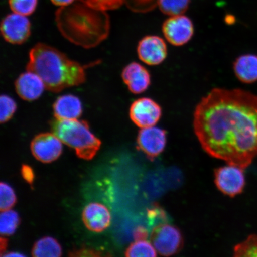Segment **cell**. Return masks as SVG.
I'll return each instance as SVG.
<instances>
[{
  "label": "cell",
  "instance_id": "4316f807",
  "mask_svg": "<svg viewBox=\"0 0 257 257\" xmlns=\"http://www.w3.org/2000/svg\"><path fill=\"white\" fill-rule=\"evenodd\" d=\"M89 4L102 11H112L120 8L125 0H86Z\"/></svg>",
  "mask_w": 257,
  "mask_h": 257
},
{
  "label": "cell",
  "instance_id": "f546056e",
  "mask_svg": "<svg viewBox=\"0 0 257 257\" xmlns=\"http://www.w3.org/2000/svg\"><path fill=\"white\" fill-rule=\"evenodd\" d=\"M21 175L22 178L28 184L32 185L35 179V174L31 167L27 165H23L21 168Z\"/></svg>",
  "mask_w": 257,
  "mask_h": 257
},
{
  "label": "cell",
  "instance_id": "3957f363",
  "mask_svg": "<svg viewBox=\"0 0 257 257\" xmlns=\"http://www.w3.org/2000/svg\"><path fill=\"white\" fill-rule=\"evenodd\" d=\"M27 69L37 73L43 80L46 89L53 92L82 85L86 80L84 66L44 43H38L32 47Z\"/></svg>",
  "mask_w": 257,
  "mask_h": 257
},
{
  "label": "cell",
  "instance_id": "d6986e66",
  "mask_svg": "<svg viewBox=\"0 0 257 257\" xmlns=\"http://www.w3.org/2000/svg\"><path fill=\"white\" fill-rule=\"evenodd\" d=\"M191 0H158L160 11L170 16L184 15L190 5Z\"/></svg>",
  "mask_w": 257,
  "mask_h": 257
},
{
  "label": "cell",
  "instance_id": "d6a6232c",
  "mask_svg": "<svg viewBox=\"0 0 257 257\" xmlns=\"http://www.w3.org/2000/svg\"><path fill=\"white\" fill-rule=\"evenodd\" d=\"M8 241L5 237H1L0 240V252H1V256L6 252V249L8 248Z\"/></svg>",
  "mask_w": 257,
  "mask_h": 257
},
{
  "label": "cell",
  "instance_id": "484cf974",
  "mask_svg": "<svg viewBox=\"0 0 257 257\" xmlns=\"http://www.w3.org/2000/svg\"><path fill=\"white\" fill-rule=\"evenodd\" d=\"M147 218L149 224L153 228L167 223L169 221L166 212L158 204H154L147 210Z\"/></svg>",
  "mask_w": 257,
  "mask_h": 257
},
{
  "label": "cell",
  "instance_id": "30bf717a",
  "mask_svg": "<svg viewBox=\"0 0 257 257\" xmlns=\"http://www.w3.org/2000/svg\"><path fill=\"white\" fill-rule=\"evenodd\" d=\"M62 141L52 133L37 135L31 143V150L35 158L44 163L56 160L63 152Z\"/></svg>",
  "mask_w": 257,
  "mask_h": 257
},
{
  "label": "cell",
  "instance_id": "ffe728a7",
  "mask_svg": "<svg viewBox=\"0 0 257 257\" xmlns=\"http://www.w3.org/2000/svg\"><path fill=\"white\" fill-rule=\"evenodd\" d=\"M20 224V217L14 210L2 211L0 217V232L2 235L10 236L14 234Z\"/></svg>",
  "mask_w": 257,
  "mask_h": 257
},
{
  "label": "cell",
  "instance_id": "83f0119b",
  "mask_svg": "<svg viewBox=\"0 0 257 257\" xmlns=\"http://www.w3.org/2000/svg\"><path fill=\"white\" fill-rule=\"evenodd\" d=\"M157 3L158 0H125L127 7L137 12L149 11L155 7Z\"/></svg>",
  "mask_w": 257,
  "mask_h": 257
},
{
  "label": "cell",
  "instance_id": "8fae6325",
  "mask_svg": "<svg viewBox=\"0 0 257 257\" xmlns=\"http://www.w3.org/2000/svg\"><path fill=\"white\" fill-rule=\"evenodd\" d=\"M137 143L138 150L146 154L150 160L153 161L165 149L166 131L154 126L143 128L138 133Z\"/></svg>",
  "mask_w": 257,
  "mask_h": 257
},
{
  "label": "cell",
  "instance_id": "f1b7e54d",
  "mask_svg": "<svg viewBox=\"0 0 257 257\" xmlns=\"http://www.w3.org/2000/svg\"><path fill=\"white\" fill-rule=\"evenodd\" d=\"M104 255L102 252L99 250L82 247L79 249H75L69 253L70 256H100Z\"/></svg>",
  "mask_w": 257,
  "mask_h": 257
},
{
  "label": "cell",
  "instance_id": "4fadbf2b",
  "mask_svg": "<svg viewBox=\"0 0 257 257\" xmlns=\"http://www.w3.org/2000/svg\"><path fill=\"white\" fill-rule=\"evenodd\" d=\"M121 78L130 91L134 94H142L151 85L149 70L137 62H132L125 66L121 72Z\"/></svg>",
  "mask_w": 257,
  "mask_h": 257
},
{
  "label": "cell",
  "instance_id": "ac0fdd59",
  "mask_svg": "<svg viewBox=\"0 0 257 257\" xmlns=\"http://www.w3.org/2000/svg\"><path fill=\"white\" fill-rule=\"evenodd\" d=\"M62 246L54 237H42L35 242L32 249V255L35 257H57L62 256Z\"/></svg>",
  "mask_w": 257,
  "mask_h": 257
},
{
  "label": "cell",
  "instance_id": "1f68e13d",
  "mask_svg": "<svg viewBox=\"0 0 257 257\" xmlns=\"http://www.w3.org/2000/svg\"><path fill=\"white\" fill-rule=\"evenodd\" d=\"M75 1V0H51L54 5L60 6V7L69 5Z\"/></svg>",
  "mask_w": 257,
  "mask_h": 257
},
{
  "label": "cell",
  "instance_id": "836d02e7",
  "mask_svg": "<svg viewBox=\"0 0 257 257\" xmlns=\"http://www.w3.org/2000/svg\"><path fill=\"white\" fill-rule=\"evenodd\" d=\"M5 256H24L25 255L23 253H19L17 252H12L8 253H6L4 255Z\"/></svg>",
  "mask_w": 257,
  "mask_h": 257
},
{
  "label": "cell",
  "instance_id": "6da1fadb",
  "mask_svg": "<svg viewBox=\"0 0 257 257\" xmlns=\"http://www.w3.org/2000/svg\"><path fill=\"white\" fill-rule=\"evenodd\" d=\"M193 126L209 155L246 169L257 156V95L212 89L196 106Z\"/></svg>",
  "mask_w": 257,
  "mask_h": 257
},
{
  "label": "cell",
  "instance_id": "7402d4cb",
  "mask_svg": "<svg viewBox=\"0 0 257 257\" xmlns=\"http://www.w3.org/2000/svg\"><path fill=\"white\" fill-rule=\"evenodd\" d=\"M234 256H257V235H250L234 248Z\"/></svg>",
  "mask_w": 257,
  "mask_h": 257
},
{
  "label": "cell",
  "instance_id": "44dd1931",
  "mask_svg": "<svg viewBox=\"0 0 257 257\" xmlns=\"http://www.w3.org/2000/svg\"><path fill=\"white\" fill-rule=\"evenodd\" d=\"M125 256L130 257H155L157 250L147 240H136L128 247Z\"/></svg>",
  "mask_w": 257,
  "mask_h": 257
},
{
  "label": "cell",
  "instance_id": "603a6c76",
  "mask_svg": "<svg viewBox=\"0 0 257 257\" xmlns=\"http://www.w3.org/2000/svg\"><path fill=\"white\" fill-rule=\"evenodd\" d=\"M17 110V104L11 96L2 95L0 98V121L6 123L14 116Z\"/></svg>",
  "mask_w": 257,
  "mask_h": 257
},
{
  "label": "cell",
  "instance_id": "52a82bcc",
  "mask_svg": "<svg viewBox=\"0 0 257 257\" xmlns=\"http://www.w3.org/2000/svg\"><path fill=\"white\" fill-rule=\"evenodd\" d=\"M214 182L218 190L234 197L242 193L245 185V175L240 167L228 165L214 171Z\"/></svg>",
  "mask_w": 257,
  "mask_h": 257
},
{
  "label": "cell",
  "instance_id": "5b68a950",
  "mask_svg": "<svg viewBox=\"0 0 257 257\" xmlns=\"http://www.w3.org/2000/svg\"><path fill=\"white\" fill-rule=\"evenodd\" d=\"M150 238L157 252L162 256L175 255L184 246L181 230L168 223L153 227Z\"/></svg>",
  "mask_w": 257,
  "mask_h": 257
},
{
  "label": "cell",
  "instance_id": "cb8c5ba5",
  "mask_svg": "<svg viewBox=\"0 0 257 257\" xmlns=\"http://www.w3.org/2000/svg\"><path fill=\"white\" fill-rule=\"evenodd\" d=\"M16 201L17 198L11 186L2 182L0 185V210H10L14 206Z\"/></svg>",
  "mask_w": 257,
  "mask_h": 257
},
{
  "label": "cell",
  "instance_id": "8992f818",
  "mask_svg": "<svg viewBox=\"0 0 257 257\" xmlns=\"http://www.w3.org/2000/svg\"><path fill=\"white\" fill-rule=\"evenodd\" d=\"M162 32L170 44L180 47L187 44L192 39L194 34V26L188 16H172L163 22Z\"/></svg>",
  "mask_w": 257,
  "mask_h": 257
},
{
  "label": "cell",
  "instance_id": "2e32d148",
  "mask_svg": "<svg viewBox=\"0 0 257 257\" xmlns=\"http://www.w3.org/2000/svg\"><path fill=\"white\" fill-rule=\"evenodd\" d=\"M53 112L58 119H78L82 115L83 106L80 99L72 94L58 97L53 105Z\"/></svg>",
  "mask_w": 257,
  "mask_h": 257
},
{
  "label": "cell",
  "instance_id": "4dcf8cb0",
  "mask_svg": "<svg viewBox=\"0 0 257 257\" xmlns=\"http://www.w3.org/2000/svg\"><path fill=\"white\" fill-rule=\"evenodd\" d=\"M133 236L135 240H147L149 237V231L146 227L138 226L134 230Z\"/></svg>",
  "mask_w": 257,
  "mask_h": 257
},
{
  "label": "cell",
  "instance_id": "7c38bea8",
  "mask_svg": "<svg viewBox=\"0 0 257 257\" xmlns=\"http://www.w3.org/2000/svg\"><path fill=\"white\" fill-rule=\"evenodd\" d=\"M137 53L139 59L145 64L157 66L168 56V47L163 38L157 35H147L138 43Z\"/></svg>",
  "mask_w": 257,
  "mask_h": 257
},
{
  "label": "cell",
  "instance_id": "d4e9b609",
  "mask_svg": "<svg viewBox=\"0 0 257 257\" xmlns=\"http://www.w3.org/2000/svg\"><path fill=\"white\" fill-rule=\"evenodd\" d=\"M9 6L15 14L28 16L36 10L38 0H9Z\"/></svg>",
  "mask_w": 257,
  "mask_h": 257
},
{
  "label": "cell",
  "instance_id": "e0dca14e",
  "mask_svg": "<svg viewBox=\"0 0 257 257\" xmlns=\"http://www.w3.org/2000/svg\"><path fill=\"white\" fill-rule=\"evenodd\" d=\"M233 71L241 82L250 84L257 82V55L245 54L237 58L233 63Z\"/></svg>",
  "mask_w": 257,
  "mask_h": 257
},
{
  "label": "cell",
  "instance_id": "277c9868",
  "mask_svg": "<svg viewBox=\"0 0 257 257\" xmlns=\"http://www.w3.org/2000/svg\"><path fill=\"white\" fill-rule=\"evenodd\" d=\"M52 133L75 150L79 158L90 160L100 149L101 142L92 133L86 121L78 119H58L51 121Z\"/></svg>",
  "mask_w": 257,
  "mask_h": 257
},
{
  "label": "cell",
  "instance_id": "9a60e30c",
  "mask_svg": "<svg viewBox=\"0 0 257 257\" xmlns=\"http://www.w3.org/2000/svg\"><path fill=\"white\" fill-rule=\"evenodd\" d=\"M15 88L19 97L27 101L37 100L46 89L40 77L30 70L18 77L15 82Z\"/></svg>",
  "mask_w": 257,
  "mask_h": 257
},
{
  "label": "cell",
  "instance_id": "5bb4252c",
  "mask_svg": "<svg viewBox=\"0 0 257 257\" xmlns=\"http://www.w3.org/2000/svg\"><path fill=\"white\" fill-rule=\"evenodd\" d=\"M82 218L86 227L95 233H100L107 229L111 220L108 209L98 202H91L86 205L82 211Z\"/></svg>",
  "mask_w": 257,
  "mask_h": 257
},
{
  "label": "cell",
  "instance_id": "9c48e42d",
  "mask_svg": "<svg viewBox=\"0 0 257 257\" xmlns=\"http://www.w3.org/2000/svg\"><path fill=\"white\" fill-rule=\"evenodd\" d=\"M0 30L3 38L8 43L21 45L30 38L31 24L27 16L14 13L3 19Z\"/></svg>",
  "mask_w": 257,
  "mask_h": 257
},
{
  "label": "cell",
  "instance_id": "ba28073f",
  "mask_svg": "<svg viewBox=\"0 0 257 257\" xmlns=\"http://www.w3.org/2000/svg\"><path fill=\"white\" fill-rule=\"evenodd\" d=\"M162 115V108L154 99L143 97L134 101L130 108V117L141 128L153 127Z\"/></svg>",
  "mask_w": 257,
  "mask_h": 257
},
{
  "label": "cell",
  "instance_id": "7a4b0ae2",
  "mask_svg": "<svg viewBox=\"0 0 257 257\" xmlns=\"http://www.w3.org/2000/svg\"><path fill=\"white\" fill-rule=\"evenodd\" d=\"M56 22L66 40L86 49L98 46L110 33L107 13L92 7L86 0H75L60 7L56 13Z\"/></svg>",
  "mask_w": 257,
  "mask_h": 257
}]
</instances>
